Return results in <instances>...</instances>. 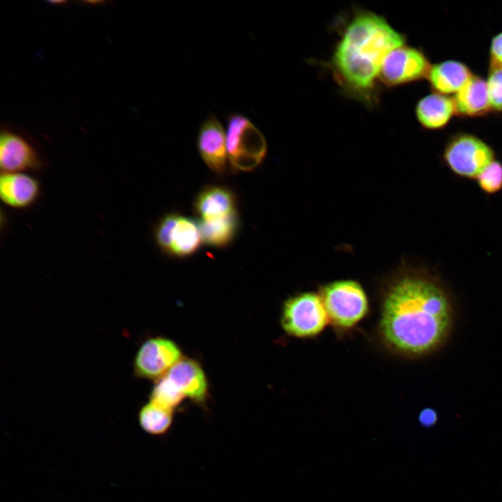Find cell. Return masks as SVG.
Returning <instances> with one entry per match:
<instances>
[{"instance_id":"1","label":"cell","mask_w":502,"mask_h":502,"mask_svg":"<svg viewBox=\"0 0 502 502\" xmlns=\"http://www.w3.org/2000/svg\"><path fill=\"white\" fill-rule=\"evenodd\" d=\"M452 320L448 291L423 267L401 266L385 287L379 333L397 353L420 356L434 351L446 340Z\"/></svg>"},{"instance_id":"2","label":"cell","mask_w":502,"mask_h":502,"mask_svg":"<svg viewBox=\"0 0 502 502\" xmlns=\"http://www.w3.org/2000/svg\"><path fill=\"white\" fill-rule=\"evenodd\" d=\"M405 40L384 17L358 12L346 26L331 59L335 80L347 95L364 103H374L382 61L390 51L405 45Z\"/></svg>"},{"instance_id":"3","label":"cell","mask_w":502,"mask_h":502,"mask_svg":"<svg viewBox=\"0 0 502 502\" xmlns=\"http://www.w3.org/2000/svg\"><path fill=\"white\" fill-rule=\"evenodd\" d=\"M442 160L456 176L476 179L496 160L493 148L478 136L466 132L451 135L443 150Z\"/></svg>"},{"instance_id":"4","label":"cell","mask_w":502,"mask_h":502,"mask_svg":"<svg viewBox=\"0 0 502 502\" xmlns=\"http://www.w3.org/2000/svg\"><path fill=\"white\" fill-rule=\"evenodd\" d=\"M319 296L328 320L338 328H351L367 313L366 294L356 281L343 280L329 283L321 288Z\"/></svg>"},{"instance_id":"5","label":"cell","mask_w":502,"mask_h":502,"mask_svg":"<svg viewBox=\"0 0 502 502\" xmlns=\"http://www.w3.org/2000/svg\"><path fill=\"white\" fill-rule=\"evenodd\" d=\"M226 144L231 167L242 172L257 167L267 151L262 133L245 116L238 114L228 118Z\"/></svg>"},{"instance_id":"6","label":"cell","mask_w":502,"mask_h":502,"mask_svg":"<svg viewBox=\"0 0 502 502\" xmlns=\"http://www.w3.org/2000/svg\"><path fill=\"white\" fill-rule=\"evenodd\" d=\"M319 295L303 292L287 298L282 307L280 324L289 335L306 338L319 335L328 322Z\"/></svg>"},{"instance_id":"7","label":"cell","mask_w":502,"mask_h":502,"mask_svg":"<svg viewBox=\"0 0 502 502\" xmlns=\"http://www.w3.org/2000/svg\"><path fill=\"white\" fill-rule=\"evenodd\" d=\"M154 239L162 251L179 257L194 254L202 241L199 223L173 213L166 214L158 221Z\"/></svg>"},{"instance_id":"8","label":"cell","mask_w":502,"mask_h":502,"mask_svg":"<svg viewBox=\"0 0 502 502\" xmlns=\"http://www.w3.org/2000/svg\"><path fill=\"white\" fill-rule=\"evenodd\" d=\"M431 63L424 52L404 45L383 59L379 79L386 86H397L426 79Z\"/></svg>"},{"instance_id":"9","label":"cell","mask_w":502,"mask_h":502,"mask_svg":"<svg viewBox=\"0 0 502 502\" xmlns=\"http://www.w3.org/2000/svg\"><path fill=\"white\" fill-rule=\"evenodd\" d=\"M183 357L174 341L162 337L150 338L141 345L135 356V374L140 378L157 381Z\"/></svg>"},{"instance_id":"10","label":"cell","mask_w":502,"mask_h":502,"mask_svg":"<svg viewBox=\"0 0 502 502\" xmlns=\"http://www.w3.org/2000/svg\"><path fill=\"white\" fill-rule=\"evenodd\" d=\"M38 153L22 136L5 130L0 137L1 173L38 171L42 167Z\"/></svg>"},{"instance_id":"11","label":"cell","mask_w":502,"mask_h":502,"mask_svg":"<svg viewBox=\"0 0 502 502\" xmlns=\"http://www.w3.org/2000/svg\"><path fill=\"white\" fill-rule=\"evenodd\" d=\"M165 376L185 398L199 406L205 405L208 397V383L197 360L183 356Z\"/></svg>"},{"instance_id":"12","label":"cell","mask_w":502,"mask_h":502,"mask_svg":"<svg viewBox=\"0 0 502 502\" xmlns=\"http://www.w3.org/2000/svg\"><path fill=\"white\" fill-rule=\"evenodd\" d=\"M200 156L208 168L223 174L228 159L226 134L219 120L211 115L201 125L197 137Z\"/></svg>"},{"instance_id":"13","label":"cell","mask_w":502,"mask_h":502,"mask_svg":"<svg viewBox=\"0 0 502 502\" xmlns=\"http://www.w3.org/2000/svg\"><path fill=\"white\" fill-rule=\"evenodd\" d=\"M40 192L39 181L27 173H1L0 197L10 208L22 209L31 206L38 199Z\"/></svg>"},{"instance_id":"14","label":"cell","mask_w":502,"mask_h":502,"mask_svg":"<svg viewBox=\"0 0 502 502\" xmlns=\"http://www.w3.org/2000/svg\"><path fill=\"white\" fill-rule=\"evenodd\" d=\"M464 62L449 59L432 64L427 79L433 92L455 95L473 76Z\"/></svg>"},{"instance_id":"15","label":"cell","mask_w":502,"mask_h":502,"mask_svg":"<svg viewBox=\"0 0 502 502\" xmlns=\"http://www.w3.org/2000/svg\"><path fill=\"white\" fill-rule=\"evenodd\" d=\"M420 125L429 130H442L457 116L452 96L432 92L420 98L415 108Z\"/></svg>"},{"instance_id":"16","label":"cell","mask_w":502,"mask_h":502,"mask_svg":"<svg viewBox=\"0 0 502 502\" xmlns=\"http://www.w3.org/2000/svg\"><path fill=\"white\" fill-rule=\"evenodd\" d=\"M457 116L478 118L491 114L486 79L477 75L452 96Z\"/></svg>"},{"instance_id":"17","label":"cell","mask_w":502,"mask_h":502,"mask_svg":"<svg viewBox=\"0 0 502 502\" xmlns=\"http://www.w3.org/2000/svg\"><path fill=\"white\" fill-rule=\"evenodd\" d=\"M194 207L201 220H211L236 214L232 192L222 186L206 187L197 195Z\"/></svg>"},{"instance_id":"18","label":"cell","mask_w":502,"mask_h":502,"mask_svg":"<svg viewBox=\"0 0 502 502\" xmlns=\"http://www.w3.org/2000/svg\"><path fill=\"white\" fill-rule=\"evenodd\" d=\"M202 241L215 248H223L234 238L238 220L236 214L211 220H201L199 223Z\"/></svg>"},{"instance_id":"19","label":"cell","mask_w":502,"mask_h":502,"mask_svg":"<svg viewBox=\"0 0 502 502\" xmlns=\"http://www.w3.org/2000/svg\"><path fill=\"white\" fill-rule=\"evenodd\" d=\"M174 413V411L149 401L139 411V425L149 434L163 435L173 423Z\"/></svg>"},{"instance_id":"20","label":"cell","mask_w":502,"mask_h":502,"mask_svg":"<svg viewBox=\"0 0 502 502\" xmlns=\"http://www.w3.org/2000/svg\"><path fill=\"white\" fill-rule=\"evenodd\" d=\"M185 398L166 376H164L155 381L151 393L150 401L175 411Z\"/></svg>"},{"instance_id":"21","label":"cell","mask_w":502,"mask_h":502,"mask_svg":"<svg viewBox=\"0 0 502 502\" xmlns=\"http://www.w3.org/2000/svg\"><path fill=\"white\" fill-rule=\"evenodd\" d=\"M479 188L487 195H494L502 190V162L494 160L476 178Z\"/></svg>"},{"instance_id":"22","label":"cell","mask_w":502,"mask_h":502,"mask_svg":"<svg viewBox=\"0 0 502 502\" xmlns=\"http://www.w3.org/2000/svg\"><path fill=\"white\" fill-rule=\"evenodd\" d=\"M492 113H502V67L489 66L486 78Z\"/></svg>"},{"instance_id":"23","label":"cell","mask_w":502,"mask_h":502,"mask_svg":"<svg viewBox=\"0 0 502 502\" xmlns=\"http://www.w3.org/2000/svg\"><path fill=\"white\" fill-rule=\"evenodd\" d=\"M489 66L502 67V31L492 38L489 48Z\"/></svg>"},{"instance_id":"24","label":"cell","mask_w":502,"mask_h":502,"mask_svg":"<svg viewBox=\"0 0 502 502\" xmlns=\"http://www.w3.org/2000/svg\"><path fill=\"white\" fill-rule=\"evenodd\" d=\"M420 420L425 425H431L436 420V413L431 409H424L420 414Z\"/></svg>"}]
</instances>
